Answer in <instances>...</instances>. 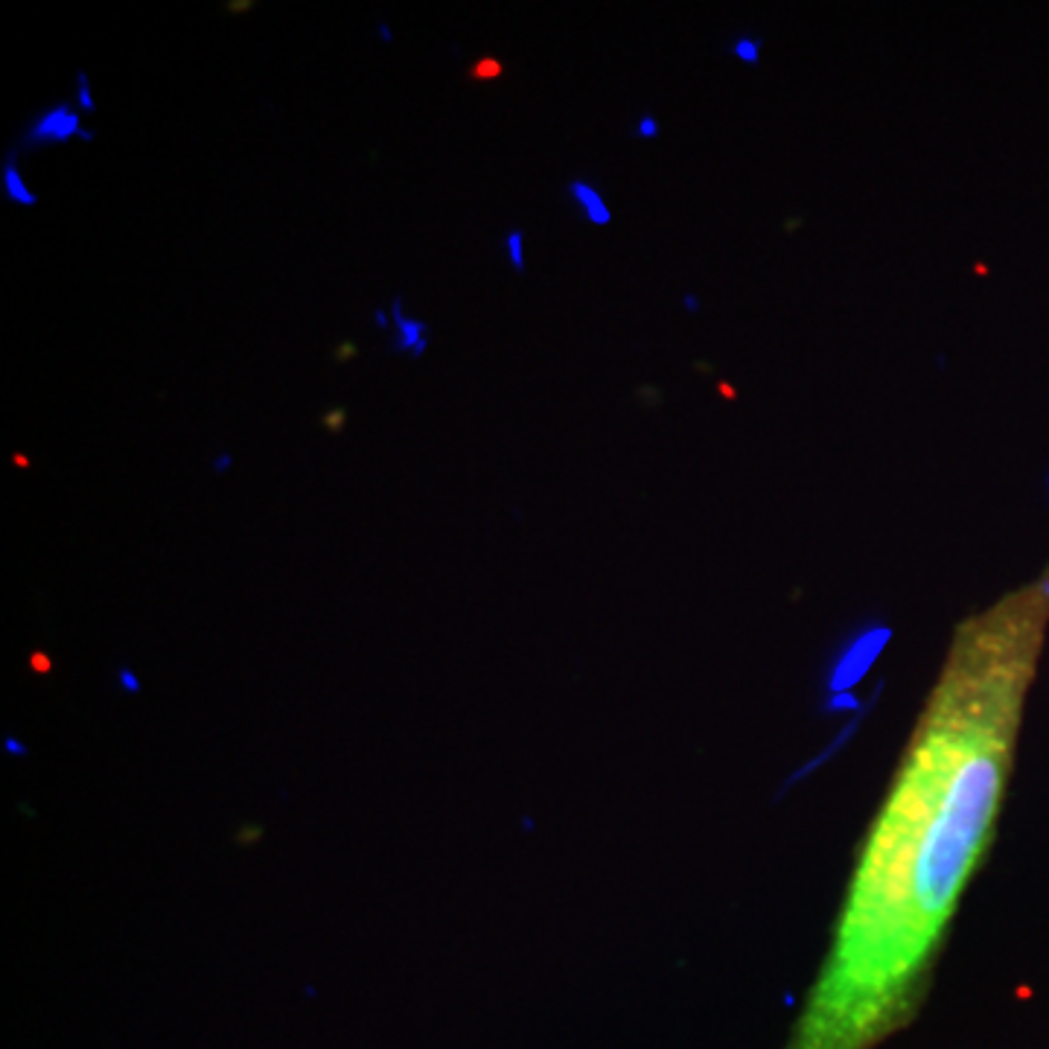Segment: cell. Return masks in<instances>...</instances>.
<instances>
[{
    "mask_svg": "<svg viewBox=\"0 0 1049 1049\" xmlns=\"http://www.w3.org/2000/svg\"><path fill=\"white\" fill-rule=\"evenodd\" d=\"M1047 636L1049 566L959 621L784 1049H878L919 1018L994 843Z\"/></svg>",
    "mask_w": 1049,
    "mask_h": 1049,
    "instance_id": "cell-1",
    "label": "cell"
},
{
    "mask_svg": "<svg viewBox=\"0 0 1049 1049\" xmlns=\"http://www.w3.org/2000/svg\"><path fill=\"white\" fill-rule=\"evenodd\" d=\"M70 138H82L91 144L97 135L82 129V117L70 102H59V106L41 111L30 123V129L23 131L21 146H44V144H68Z\"/></svg>",
    "mask_w": 1049,
    "mask_h": 1049,
    "instance_id": "cell-2",
    "label": "cell"
},
{
    "mask_svg": "<svg viewBox=\"0 0 1049 1049\" xmlns=\"http://www.w3.org/2000/svg\"><path fill=\"white\" fill-rule=\"evenodd\" d=\"M392 313H394V324H397V338L392 342L394 353H414L423 345V342H429V324L408 318V315L403 313V298H399V295L394 298Z\"/></svg>",
    "mask_w": 1049,
    "mask_h": 1049,
    "instance_id": "cell-3",
    "label": "cell"
},
{
    "mask_svg": "<svg viewBox=\"0 0 1049 1049\" xmlns=\"http://www.w3.org/2000/svg\"><path fill=\"white\" fill-rule=\"evenodd\" d=\"M568 196L575 199V205L581 207L583 216H586L592 225H606L610 219H613L606 201L601 199V192H597L595 187L586 185V181H572V185H568Z\"/></svg>",
    "mask_w": 1049,
    "mask_h": 1049,
    "instance_id": "cell-4",
    "label": "cell"
},
{
    "mask_svg": "<svg viewBox=\"0 0 1049 1049\" xmlns=\"http://www.w3.org/2000/svg\"><path fill=\"white\" fill-rule=\"evenodd\" d=\"M3 192H7L9 201H16V205L23 207H36L39 205V196L30 190V187L23 185L21 172H18V152H7L3 158Z\"/></svg>",
    "mask_w": 1049,
    "mask_h": 1049,
    "instance_id": "cell-5",
    "label": "cell"
},
{
    "mask_svg": "<svg viewBox=\"0 0 1049 1049\" xmlns=\"http://www.w3.org/2000/svg\"><path fill=\"white\" fill-rule=\"evenodd\" d=\"M502 62H498V59H493V56H484V59H478V62L473 65V68L467 70V77L473 79V82H491V79H496V77H502Z\"/></svg>",
    "mask_w": 1049,
    "mask_h": 1049,
    "instance_id": "cell-6",
    "label": "cell"
},
{
    "mask_svg": "<svg viewBox=\"0 0 1049 1049\" xmlns=\"http://www.w3.org/2000/svg\"><path fill=\"white\" fill-rule=\"evenodd\" d=\"M505 248L516 271H525V234H522V230H511V234H507Z\"/></svg>",
    "mask_w": 1049,
    "mask_h": 1049,
    "instance_id": "cell-7",
    "label": "cell"
},
{
    "mask_svg": "<svg viewBox=\"0 0 1049 1049\" xmlns=\"http://www.w3.org/2000/svg\"><path fill=\"white\" fill-rule=\"evenodd\" d=\"M77 97H79V106H82L85 115H91L97 106H93L91 85H88V77H85V73H79V77H77Z\"/></svg>",
    "mask_w": 1049,
    "mask_h": 1049,
    "instance_id": "cell-8",
    "label": "cell"
},
{
    "mask_svg": "<svg viewBox=\"0 0 1049 1049\" xmlns=\"http://www.w3.org/2000/svg\"><path fill=\"white\" fill-rule=\"evenodd\" d=\"M735 53L743 56L746 62H755V59H759V44H755V41H738Z\"/></svg>",
    "mask_w": 1049,
    "mask_h": 1049,
    "instance_id": "cell-9",
    "label": "cell"
},
{
    "mask_svg": "<svg viewBox=\"0 0 1049 1049\" xmlns=\"http://www.w3.org/2000/svg\"><path fill=\"white\" fill-rule=\"evenodd\" d=\"M30 665H32V671H39V674H50V667H53V665H50V659H47L41 651L32 653Z\"/></svg>",
    "mask_w": 1049,
    "mask_h": 1049,
    "instance_id": "cell-10",
    "label": "cell"
},
{
    "mask_svg": "<svg viewBox=\"0 0 1049 1049\" xmlns=\"http://www.w3.org/2000/svg\"><path fill=\"white\" fill-rule=\"evenodd\" d=\"M324 423H327L333 432H342V426H345V408H336L333 414H327V417H324Z\"/></svg>",
    "mask_w": 1049,
    "mask_h": 1049,
    "instance_id": "cell-11",
    "label": "cell"
},
{
    "mask_svg": "<svg viewBox=\"0 0 1049 1049\" xmlns=\"http://www.w3.org/2000/svg\"><path fill=\"white\" fill-rule=\"evenodd\" d=\"M120 682H123V685H126V689H129V691H138V680L131 676L129 667H123V671H120Z\"/></svg>",
    "mask_w": 1049,
    "mask_h": 1049,
    "instance_id": "cell-12",
    "label": "cell"
},
{
    "mask_svg": "<svg viewBox=\"0 0 1049 1049\" xmlns=\"http://www.w3.org/2000/svg\"><path fill=\"white\" fill-rule=\"evenodd\" d=\"M639 135H647V138H653V135H656V123H653L651 117H647V120H642V123H639Z\"/></svg>",
    "mask_w": 1049,
    "mask_h": 1049,
    "instance_id": "cell-13",
    "label": "cell"
},
{
    "mask_svg": "<svg viewBox=\"0 0 1049 1049\" xmlns=\"http://www.w3.org/2000/svg\"><path fill=\"white\" fill-rule=\"evenodd\" d=\"M376 324H379V327H388V315H385L383 309H376Z\"/></svg>",
    "mask_w": 1049,
    "mask_h": 1049,
    "instance_id": "cell-14",
    "label": "cell"
}]
</instances>
